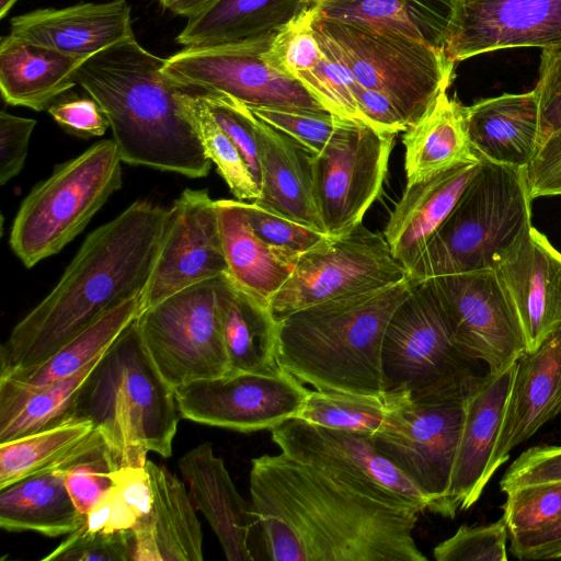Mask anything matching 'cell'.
Segmentation results:
<instances>
[{
    "label": "cell",
    "mask_w": 561,
    "mask_h": 561,
    "mask_svg": "<svg viewBox=\"0 0 561 561\" xmlns=\"http://www.w3.org/2000/svg\"><path fill=\"white\" fill-rule=\"evenodd\" d=\"M220 319L229 374H274L277 362L278 322L268 307L239 288L227 275L216 278Z\"/></svg>",
    "instance_id": "4dcf8cb0"
},
{
    "label": "cell",
    "mask_w": 561,
    "mask_h": 561,
    "mask_svg": "<svg viewBox=\"0 0 561 561\" xmlns=\"http://www.w3.org/2000/svg\"><path fill=\"white\" fill-rule=\"evenodd\" d=\"M36 121L2 110L0 113V184L16 176L24 167Z\"/></svg>",
    "instance_id": "db71d44e"
},
{
    "label": "cell",
    "mask_w": 561,
    "mask_h": 561,
    "mask_svg": "<svg viewBox=\"0 0 561 561\" xmlns=\"http://www.w3.org/2000/svg\"><path fill=\"white\" fill-rule=\"evenodd\" d=\"M216 202L228 267L226 275L239 288L268 307L272 297L290 276L295 263L253 232L241 201Z\"/></svg>",
    "instance_id": "d6a6232c"
},
{
    "label": "cell",
    "mask_w": 561,
    "mask_h": 561,
    "mask_svg": "<svg viewBox=\"0 0 561 561\" xmlns=\"http://www.w3.org/2000/svg\"><path fill=\"white\" fill-rule=\"evenodd\" d=\"M312 26L355 81L386 94L409 128L447 91L455 64L444 50L386 28L313 15Z\"/></svg>",
    "instance_id": "9c48e42d"
},
{
    "label": "cell",
    "mask_w": 561,
    "mask_h": 561,
    "mask_svg": "<svg viewBox=\"0 0 561 561\" xmlns=\"http://www.w3.org/2000/svg\"><path fill=\"white\" fill-rule=\"evenodd\" d=\"M411 400L408 391L355 394L308 390L298 419L334 428L373 436L390 415Z\"/></svg>",
    "instance_id": "f35d334b"
},
{
    "label": "cell",
    "mask_w": 561,
    "mask_h": 561,
    "mask_svg": "<svg viewBox=\"0 0 561 561\" xmlns=\"http://www.w3.org/2000/svg\"><path fill=\"white\" fill-rule=\"evenodd\" d=\"M502 519L508 535L527 533L561 518V482L506 493Z\"/></svg>",
    "instance_id": "f6af8a7d"
},
{
    "label": "cell",
    "mask_w": 561,
    "mask_h": 561,
    "mask_svg": "<svg viewBox=\"0 0 561 561\" xmlns=\"http://www.w3.org/2000/svg\"><path fill=\"white\" fill-rule=\"evenodd\" d=\"M514 47L561 49V0H457L445 48L454 62Z\"/></svg>",
    "instance_id": "d6986e66"
},
{
    "label": "cell",
    "mask_w": 561,
    "mask_h": 561,
    "mask_svg": "<svg viewBox=\"0 0 561 561\" xmlns=\"http://www.w3.org/2000/svg\"><path fill=\"white\" fill-rule=\"evenodd\" d=\"M119 466L145 467L149 451L169 458L181 416L174 390L148 358L135 320L108 347L77 404Z\"/></svg>",
    "instance_id": "5b68a950"
},
{
    "label": "cell",
    "mask_w": 561,
    "mask_h": 561,
    "mask_svg": "<svg viewBox=\"0 0 561 561\" xmlns=\"http://www.w3.org/2000/svg\"><path fill=\"white\" fill-rule=\"evenodd\" d=\"M242 207L253 232L294 263L301 254L330 238L323 232L272 213L254 202H242Z\"/></svg>",
    "instance_id": "ee69618b"
},
{
    "label": "cell",
    "mask_w": 561,
    "mask_h": 561,
    "mask_svg": "<svg viewBox=\"0 0 561 561\" xmlns=\"http://www.w3.org/2000/svg\"><path fill=\"white\" fill-rule=\"evenodd\" d=\"M526 171L481 160L450 214L408 272L412 283L492 270L531 226Z\"/></svg>",
    "instance_id": "8992f818"
},
{
    "label": "cell",
    "mask_w": 561,
    "mask_h": 561,
    "mask_svg": "<svg viewBox=\"0 0 561 561\" xmlns=\"http://www.w3.org/2000/svg\"><path fill=\"white\" fill-rule=\"evenodd\" d=\"M57 466L64 470L67 490L83 515L114 488L111 473L121 467L96 427Z\"/></svg>",
    "instance_id": "60d3db41"
},
{
    "label": "cell",
    "mask_w": 561,
    "mask_h": 561,
    "mask_svg": "<svg viewBox=\"0 0 561 561\" xmlns=\"http://www.w3.org/2000/svg\"><path fill=\"white\" fill-rule=\"evenodd\" d=\"M517 362L489 373L467 398L448 502L454 517L470 508L490 481L489 467L502 427Z\"/></svg>",
    "instance_id": "44dd1931"
},
{
    "label": "cell",
    "mask_w": 561,
    "mask_h": 561,
    "mask_svg": "<svg viewBox=\"0 0 561 561\" xmlns=\"http://www.w3.org/2000/svg\"><path fill=\"white\" fill-rule=\"evenodd\" d=\"M408 277L383 234L363 224L351 233L329 238L301 254L268 309L278 322L286 316L342 296L380 289Z\"/></svg>",
    "instance_id": "7c38bea8"
},
{
    "label": "cell",
    "mask_w": 561,
    "mask_h": 561,
    "mask_svg": "<svg viewBox=\"0 0 561 561\" xmlns=\"http://www.w3.org/2000/svg\"><path fill=\"white\" fill-rule=\"evenodd\" d=\"M192 92L199 95L216 122L239 149L260 190L261 165L254 126L256 116L249 106L227 94L215 91Z\"/></svg>",
    "instance_id": "bcb514c9"
},
{
    "label": "cell",
    "mask_w": 561,
    "mask_h": 561,
    "mask_svg": "<svg viewBox=\"0 0 561 561\" xmlns=\"http://www.w3.org/2000/svg\"><path fill=\"white\" fill-rule=\"evenodd\" d=\"M134 551L131 529L88 533L79 527L42 560L129 561L134 559Z\"/></svg>",
    "instance_id": "c3c4849f"
},
{
    "label": "cell",
    "mask_w": 561,
    "mask_h": 561,
    "mask_svg": "<svg viewBox=\"0 0 561 561\" xmlns=\"http://www.w3.org/2000/svg\"><path fill=\"white\" fill-rule=\"evenodd\" d=\"M150 512L131 528L134 561H202L203 533L190 492L164 466L147 459Z\"/></svg>",
    "instance_id": "d4e9b609"
},
{
    "label": "cell",
    "mask_w": 561,
    "mask_h": 561,
    "mask_svg": "<svg viewBox=\"0 0 561 561\" xmlns=\"http://www.w3.org/2000/svg\"><path fill=\"white\" fill-rule=\"evenodd\" d=\"M394 136L341 117L321 152L312 154V191L324 233H351L382 192Z\"/></svg>",
    "instance_id": "8fae6325"
},
{
    "label": "cell",
    "mask_w": 561,
    "mask_h": 561,
    "mask_svg": "<svg viewBox=\"0 0 561 561\" xmlns=\"http://www.w3.org/2000/svg\"><path fill=\"white\" fill-rule=\"evenodd\" d=\"M85 58L42 47L12 34L0 38V90L7 104L44 111L77 83Z\"/></svg>",
    "instance_id": "f546056e"
},
{
    "label": "cell",
    "mask_w": 561,
    "mask_h": 561,
    "mask_svg": "<svg viewBox=\"0 0 561 561\" xmlns=\"http://www.w3.org/2000/svg\"><path fill=\"white\" fill-rule=\"evenodd\" d=\"M139 299L140 297L131 298L113 308L42 364L0 378L23 387L36 388L76 375L103 355L138 317Z\"/></svg>",
    "instance_id": "8d00e7d4"
},
{
    "label": "cell",
    "mask_w": 561,
    "mask_h": 561,
    "mask_svg": "<svg viewBox=\"0 0 561 561\" xmlns=\"http://www.w3.org/2000/svg\"><path fill=\"white\" fill-rule=\"evenodd\" d=\"M457 0H313V15L386 28L444 50Z\"/></svg>",
    "instance_id": "1f68e13d"
},
{
    "label": "cell",
    "mask_w": 561,
    "mask_h": 561,
    "mask_svg": "<svg viewBox=\"0 0 561 561\" xmlns=\"http://www.w3.org/2000/svg\"><path fill=\"white\" fill-rule=\"evenodd\" d=\"M254 126L261 165L260 195L254 203L324 233L313 198L312 153L259 117Z\"/></svg>",
    "instance_id": "83f0119b"
},
{
    "label": "cell",
    "mask_w": 561,
    "mask_h": 561,
    "mask_svg": "<svg viewBox=\"0 0 561 561\" xmlns=\"http://www.w3.org/2000/svg\"><path fill=\"white\" fill-rule=\"evenodd\" d=\"M135 324L148 358L173 390L229 374L216 278L184 288L141 310Z\"/></svg>",
    "instance_id": "30bf717a"
},
{
    "label": "cell",
    "mask_w": 561,
    "mask_h": 561,
    "mask_svg": "<svg viewBox=\"0 0 561 561\" xmlns=\"http://www.w3.org/2000/svg\"><path fill=\"white\" fill-rule=\"evenodd\" d=\"M10 34L32 44L88 59L134 38L125 0L37 9L11 19Z\"/></svg>",
    "instance_id": "603a6c76"
},
{
    "label": "cell",
    "mask_w": 561,
    "mask_h": 561,
    "mask_svg": "<svg viewBox=\"0 0 561 561\" xmlns=\"http://www.w3.org/2000/svg\"><path fill=\"white\" fill-rule=\"evenodd\" d=\"M123 503L137 520L145 517L152 506V489L145 467L123 466L111 473Z\"/></svg>",
    "instance_id": "680465c9"
},
{
    "label": "cell",
    "mask_w": 561,
    "mask_h": 561,
    "mask_svg": "<svg viewBox=\"0 0 561 561\" xmlns=\"http://www.w3.org/2000/svg\"><path fill=\"white\" fill-rule=\"evenodd\" d=\"M216 0H159L161 5L174 14L193 19L206 11Z\"/></svg>",
    "instance_id": "91938a15"
},
{
    "label": "cell",
    "mask_w": 561,
    "mask_h": 561,
    "mask_svg": "<svg viewBox=\"0 0 561 561\" xmlns=\"http://www.w3.org/2000/svg\"><path fill=\"white\" fill-rule=\"evenodd\" d=\"M465 108L444 91L420 121L404 131L407 184L478 158L468 138Z\"/></svg>",
    "instance_id": "e575fe53"
},
{
    "label": "cell",
    "mask_w": 561,
    "mask_h": 561,
    "mask_svg": "<svg viewBox=\"0 0 561 561\" xmlns=\"http://www.w3.org/2000/svg\"><path fill=\"white\" fill-rule=\"evenodd\" d=\"M280 453L306 466L352 482L386 500L411 504L422 513L428 497L386 458L370 435L320 426L293 417L271 430Z\"/></svg>",
    "instance_id": "2e32d148"
},
{
    "label": "cell",
    "mask_w": 561,
    "mask_h": 561,
    "mask_svg": "<svg viewBox=\"0 0 561 561\" xmlns=\"http://www.w3.org/2000/svg\"><path fill=\"white\" fill-rule=\"evenodd\" d=\"M382 370L387 391L469 397L490 373L455 339L442 301L426 279L413 283L385 331Z\"/></svg>",
    "instance_id": "52a82bcc"
},
{
    "label": "cell",
    "mask_w": 561,
    "mask_h": 561,
    "mask_svg": "<svg viewBox=\"0 0 561 561\" xmlns=\"http://www.w3.org/2000/svg\"><path fill=\"white\" fill-rule=\"evenodd\" d=\"M471 148L480 160L526 169L539 146V104L534 90L482 99L466 106Z\"/></svg>",
    "instance_id": "4316f807"
},
{
    "label": "cell",
    "mask_w": 561,
    "mask_h": 561,
    "mask_svg": "<svg viewBox=\"0 0 561 561\" xmlns=\"http://www.w3.org/2000/svg\"><path fill=\"white\" fill-rule=\"evenodd\" d=\"M354 94L364 119L374 128L392 135L404 133L409 128L399 108L386 94L366 89L357 82Z\"/></svg>",
    "instance_id": "9f6ffc18"
},
{
    "label": "cell",
    "mask_w": 561,
    "mask_h": 561,
    "mask_svg": "<svg viewBox=\"0 0 561 561\" xmlns=\"http://www.w3.org/2000/svg\"><path fill=\"white\" fill-rule=\"evenodd\" d=\"M539 104L538 146L561 128V49H542L534 89Z\"/></svg>",
    "instance_id": "816d5d0a"
},
{
    "label": "cell",
    "mask_w": 561,
    "mask_h": 561,
    "mask_svg": "<svg viewBox=\"0 0 561 561\" xmlns=\"http://www.w3.org/2000/svg\"><path fill=\"white\" fill-rule=\"evenodd\" d=\"M510 552L522 561L561 558V518L536 530L508 535Z\"/></svg>",
    "instance_id": "6f0895ef"
},
{
    "label": "cell",
    "mask_w": 561,
    "mask_h": 561,
    "mask_svg": "<svg viewBox=\"0 0 561 561\" xmlns=\"http://www.w3.org/2000/svg\"><path fill=\"white\" fill-rule=\"evenodd\" d=\"M467 398H411L371 436L376 448L428 497L427 511L447 518H454L448 493Z\"/></svg>",
    "instance_id": "4fadbf2b"
},
{
    "label": "cell",
    "mask_w": 561,
    "mask_h": 561,
    "mask_svg": "<svg viewBox=\"0 0 561 561\" xmlns=\"http://www.w3.org/2000/svg\"><path fill=\"white\" fill-rule=\"evenodd\" d=\"M217 202L206 188L184 190L168 208L162 241L140 311L195 284L227 274Z\"/></svg>",
    "instance_id": "e0dca14e"
},
{
    "label": "cell",
    "mask_w": 561,
    "mask_h": 561,
    "mask_svg": "<svg viewBox=\"0 0 561 561\" xmlns=\"http://www.w3.org/2000/svg\"><path fill=\"white\" fill-rule=\"evenodd\" d=\"M182 417L242 433L273 430L297 417L308 389L284 368L201 379L174 389Z\"/></svg>",
    "instance_id": "9a60e30c"
},
{
    "label": "cell",
    "mask_w": 561,
    "mask_h": 561,
    "mask_svg": "<svg viewBox=\"0 0 561 561\" xmlns=\"http://www.w3.org/2000/svg\"><path fill=\"white\" fill-rule=\"evenodd\" d=\"M0 527L7 531H36L47 537L69 535L85 516L75 505L56 466L0 490Z\"/></svg>",
    "instance_id": "836d02e7"
},
{
    "label": "cell",
    "mask_w": 561,
    "mask_h": 561,
    "mask_svg": "<svg viewBox=\"0 0 561 561\" xmlns=\"http://www.w3.org/2000/svg\"><path fill=\"white\" fill-rule=\"evenodd\" d=\"M47 111L67 133L81 138L102 136L110 127L101 106L91 96L62 94Z\"/></svg>",
    "instance_id": "f5cc1de1"
},
{
    "label": "cell",
    "mask_w": 561,
    "mask_h": 561,
    "mask_svg": "<svg viewBox=\"0 0 561 561\" xmlns=\"http://www.w3.org/2000/svg\"><path fill=\"white\" fill-rule=\"evenodd\" d=\"M181 110L194 127L217 172L239 201L254 202L260 190L239 149L216 122L195 92L182 88L178 94Z\"/></svg>",
    "instance_id": "ab89813d"
},
{
    "label": "cell",
    "mask_w": 561,
    "mask_h": 561,
    "mask_svg": "<svg viewBox=\"0 0 561 561\" xmlns=\"http://www.w3.org/2000/svg\"><path fill=\"white\" fill-rule=\"evenodd\" d=\"M413 283L329 299L278 321L277 362L322 391L386 392L382 342L388 322Z\"/></svg>",
    "instance_id": "277c9868"
},
{
    "label": "cell",
    "mask_w": 561,
    "mask_h": 561,
    "mask_svg": "<svg viewBox=\"0 0 561 561\" xmlns=\"http://www.w3.org/2000/svg\"><path fill=\"white\" fill-rule=\"evenodd\" d=\"M314 34L323 55L312 69L300 73L297 80H299L331 114L366 123L354 94L356 81L353 75L333 53L322 35L316 30Z\"/></svg>",
    "instance_id": "b9f144b4"
},
{
    "label": "cell",
    "mask_w": 561,
    "mask_h": 561,
    "mask_svg": "<svg viewBox=\"0 0 561 561\" xmlns=\"http://www.w3.org/2000/svg\"><path fill=\"white\" fill-rule=\"evenodd\" d=\"M525 171L531 201L561 195V128L542 144Z\"/></svg>",
    "instance_id": "11a10c76"
},
{
    "label": "cell",
    "mask_w": 561,
    "mask_h": 561,
    "mask_svg": "<svg viewBox=\"0 0 561 561\" xmlns=\"http://www.w3.org/2000/svg\"><path fill=\"white\" fill-rule=\"evenodd\" d=\"M323 53L312 27V7L299 20L284 28L262 53L266 65L280 75L297 79L312 69Z\"/></svg>",
    "instance_id": "7bdbcfd3"
},
{
    "label": "cell",
    "mask_w": 561,
    "mask_h": 561,
    "mask_svg": "<svg viewBox=\"0 0 561 561\" xmlns=\"http://www.w3.org/2000/svg\"><path fill=\"white\" fill-rule=\"evenodd\" d=\"M18 0H0V19H3Z\"/></svg>",
    "instance_id": "94428289"
},
{
    "label": "cell",
    "mask_w": 561,
    "mask_h": 561,
    "mask_svg": "<svg viewBox=\"0 0 561 561\" xmlns=\"http://www.w3.org/2000/svg\"><path fill=\"white\" fill-rule=\"evenodd\" d=\"M103 355L76 375L42 387H23L0 378V443L77 414L80 396Z\"/></svg>",
    "instance_id": "d590c367"
},
{
    "label": "cell",
    "mask_w": 561,
    "mask_h": 561,
    "mask_svg": "<svg viewBox=\"0 0 561 561\" xmlns=\"http://www.w3.org/2000/svg\"><path fill=\"white\" fill-rule=\"evenodd\" d=\"M179 469L190 486L195 506L217 536L226 559L252 561L255 522L251 502L237 490L224 459L204 442L179 459Z\"/></svg>",
    "instance_id": "cb8c5ba5"
},
{
    "label": "cell",
    "mask_w": 561,
    "mask_h": 561,
    "mask_svg": "<svg viewBox=\"0 0 561 561\" xmlns=\"http://www.w3.org/2000/svg\"><path fill=\"white\" fill-rule=\"evenodd\" d=\"M313 0H216L176 36L185 47L272 43Z\"/></svg>",
    "instance_id": "f1b7e54d"
},
{
    "label": "cell",
    "mask_w": 561,
    "mask_h": 561,
    "mask_svg": "<svg viewBox=\"0 0 561 561\" xmlns=\"http://www.w3.org/2000/svg\"><path fill=\"white\" fill-rule=\"evenodd\" d=\"M480 164L479 158L463 161L405 185L389 216L383 237L407 272L450 214Z\"/></svg>",
    "instance_id": "484cf974"
},
{
    "label": "cell",
    "mask_w": 561,
    "mask_h": 561,
    "mask_svg": "<svg viewBox=\"0 0 561 561\" xmlns=\"http://www.w3.org/2000/svg\"><path fill=\"white\" fill-rule=\"evenodd\" d=\"M561 413V327L518 360L489 477L513 449Z\"/></svg>",
    "instance_id": "7402d4cb"
},
{
    "label": "cell",
    "mask_w": 561,
    "mask_h": 561,
    "mask_svg": "<svg viewBox=\"0 0 561 561\" xmlns=\"http://www.w3.org/2000/svg\"><path fill=\"white\" fill-rule=\"evenodd\" d=\"M164 60L134 37L89 57L76 79L104 112L123 162L204 178L211 161L181 110L182 87L162 71Z\"/></svg>",
    "instance_id": "3957f363"
},
{
    "label": "cell",
    "mask_w": 561,
    "mask_h": 561,
    "mask_svg": "<svg viewBox=\"0 0 561 561\" xmlns=\"http://www.w3.org/2000/svg\"><path fill=\"white\" fill-rule=\"evenodd\" d=\"M561 482V445H538L524 450L505 470L500 489H518Z\"/></svg>",
    "instance_id": "f907efd6"
},
{
    "label": "cell",
    "mask_w": 561,
    "mask_h": 561,
    "mask_svg": "<svg viewBox=\"0 0 561 561\" xmlns=\"http://www.w3.org/2000/svg\"><path fill=\"white\" fill-rule=\"evenodd\" d=\"M271 44L185 47L164 60L162 71L186 90L220 92L250 108L330 113L299 80L266 65L262 53Z\"/></svg>",
    "instance_id": "5bb4252c"
},
{
    "label": "cell",
    "mask_w": 561,
    "mask_h": 561,
    "mask_svg": "<svg viewBox=\"0 0 561 561\" xmlns=\"http://www.w3.org/2000/svg\"><path fill=\"white\" fill-rule=\"evenodd\" d=\"M253 114L272 127L288 135L312 154L322 151L335 133L340 116L252 107Z\"/></svg>",
    "instance_id": "681fc988"
},
{
    "label": "cell",
    "mask_w": 561,
    "mask_h": 561,
    "mask_svg": "<svg viewBox=\"0 0 561 561\" xmlns=\"http://www.w3.org/2000/svg\"><path fill=\"white\" fill-rule=\"evenodd\" d=\"M122 159L113 139H103L57 164L21 203L10 245L26 267L62 250L81 233L123 185Z\"/></svg>",
    "instance_id": "ba28073f"
},
{
    "label": "cell",
    "mask_w": 561,
    "mask_h": 561,
    "mask_svg": "<svg viewBox=\"0 0 561 561\" xmlns=\"http://www.w3.org/2000/svg\"><path fill=\"white\" fill-rule=\"evenodd\" d=\"M251 507L264 558L275 561H425L413 530L422 511L298 462L252 459Z\"/></svg>",
    "instance_id": "6da1fadb"
},
{
    "label": "cell",
    "mask_w": 561,
    "mask_h": 561,
    "mask_svg": "<svg viewBox=\"0 0 561 561\" xmlns=\"http://www.w3.org/2000/svg\"><path fill=\"white\" fill-rule=\"evenodd\" d=\"M168 208L137 199L90 232L50 293L11 330L0 376L35 367L100 317L144 293Z\"/></svg>",
    "instance_id": "7a4b0ae2"
},
{
    "label": "cell",
    "mask_w": 561,
    "mask_h": 561,
    "mask_svg": "<svg viewBox=\"0 0 561 561\" xmlns=\"http://www.w3.org/2000/svg\"><path fill=\"white\" fill-rule=\"evenodd\" d=\"M508 531L501 518L486 525H461L433 549L437 561H506Z\"/></svg>",
    "instance_id": "7dc6e473"
},
{
    "label": "cell",
    "mask_w": 561,
    "mask_h": 561,
    "mask_svg": "<svg viewBox=\"0 0 561 561\" xmlns=\"http://www.w3.org/2000/svg\"><path fill=\"white\" fill-rule=\"evenodd\" d=\"M94 430L91 419L73 414L41 431L0 443V490L56 467Z\"/></svg>",
    "instance_id": "74e56055"
},
{
    "label": "cell",
    "mask_w": 561,
    "mask_h": 561,
    "mask_svg": "<svg viewBox=\"0 0 561 561\" xmlns=\"http://www.w3.org/2000/svg\"><path fill=\"white\" fill-rule=\"evenodd\" d=\"M456 341L491 373L517 362L527 346L516 312L493 270L428 279Z\"/></svg>",
    "instance_id": "ac0fdd59"
},
{
    "label": "cell",
    "mask_w": 561,
    "mask_h": 561,
    "mask_svg": "<svg viewBox=\"0 0 561 561\" xmlns=\"http://www.w3.org/2000/svg\"><path fill=\"white\" fill-rule=\"evenodd\" d=\"M518 318L527 352L561 327V252L529 226L492 268Z\"/></svg>",
    "instance_id": "ffe728a7"
}]
</instances>
